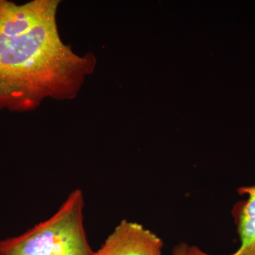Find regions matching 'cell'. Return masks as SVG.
Listing matches in <instances>:
<instances>
[{"instance_id": "cell-5", "label": "cell", "mask_w": 255, "mask_h": 255, "mask_svg": "<svg viewBox=\"0 0 255 255\" xmlns=\"http://www.w3.org/2000/svg\"><path fill=\"white\" fill-rule=\"evenodd\" d=\"M189 246L184 243H179L174 247L172 251V255H189Z\"/></svg>"}, {"instance_id": "cell-1", "label": "cell", "mask_w": 255, "mask_h": 255, "mask_svg": "<svg viewBox=\"0 0 255 255\" xmlns=\"http://www.w3.org/2000/svg\"><path fill=\"white\" fill-rule=\"evenodd\" d=\"M59 4L0 0V112L31 111L47 99L73 98L93 72V55L80 56L62 41Z\"/></svg>"}, {"instance_id": "cell-2", "label": "cell", "mask_w": 255, "mask_h": 255, "mask_svg": "<svg viewBox=\"0 0 255 255\" xmlns=\"http://www.w3.org/2000/svg\"><path fill=\"white\" fill-rule=\"evenodd\" d=\"M84 207L82 191H72L49 219L0 241V255H95L84 226Z\"/></svg>"}, {"instance_id": "cell-4", "label": "cell", "mask_w": 255, "mask_h": 255, "mask_svg": "<svg viewBox=\"0 0 255 255\" xmlns=\"http://www.w3.org/2000/svg\"><path fill=\"white\" fill-rule=\"evenodd\" d=\"M238 192L246 196L233 206L232 214L237 227L241 246L227 255H255V184L240 187ZM201 255H213L203 253Z\"/></svg>"}, {"instance_id": "cell-3", "label": "cell", "mask_w": 255, "mask_h": 255, "mask_svg": "<svg viewBox=\"0 0 255 255\" xmlns=\"http://www.w3.org/2000/svg\"><path fill=\"white\" fill-rule=\"evenodd\" d=\"M163 242L142 225L123 220L95 255H162Z\"/></svg>"}]
</instances>
